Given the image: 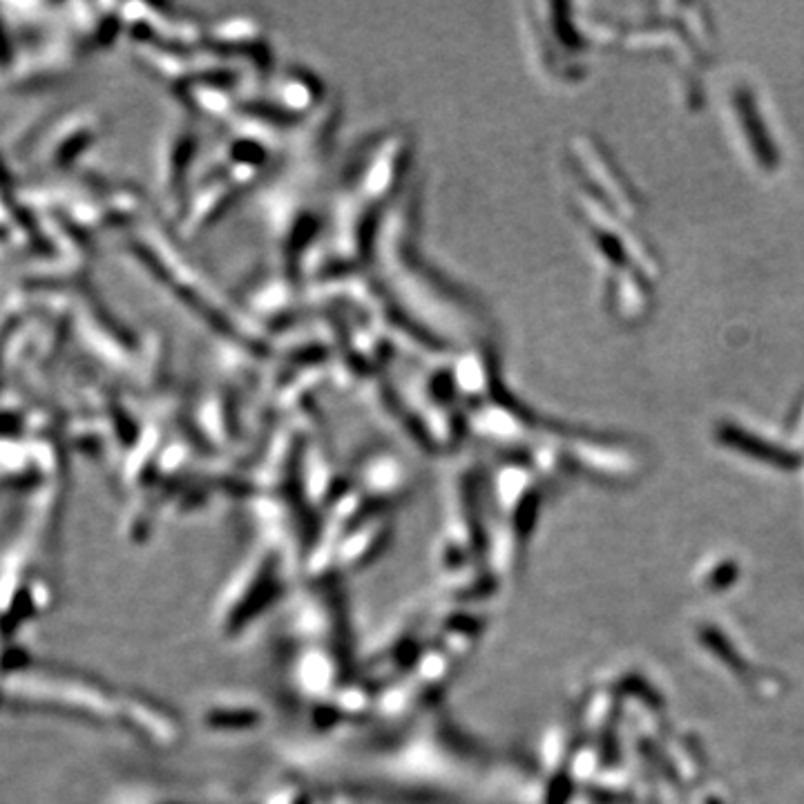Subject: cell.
I'll list each match as a JSON object with an SVG mask.
<instances>
[{
	"mask_svg": "<svg viewBox=\"0 0 804 804\" xmlns=\"http://www.w3.org/2000/svg\"><path fill=\"white\" fill-rule=\"evenodd\" d=\"M9 295H14V286L12 282H3L0 280V304H3Z\"/></svg>",
	"mask_w": 804,
	"mask_h": 804,
	"instance_id": "1",
	"label": "cell"
}]
</instances>
